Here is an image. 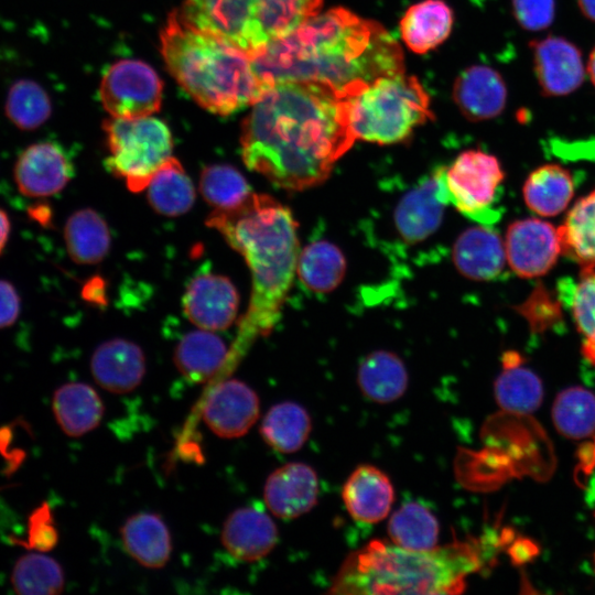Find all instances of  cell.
Masks as SVG:
<instances>
[{"mask_svg": "<svg viewBox=\"0 0 595 595\" xmlns=\"http://www.w3.org/2000/svg\"><path fill=\"white\" fill-rule=\"evenodd\" d=\"M437 169L448 205L480 225L491 226L500 219L505 172L495 155L466 150L450 166Z\"/></svg>", "mask_w": 595, "mask_h": 595, "instance_id": "ba28073f", "label": "cell"}, {"mask_svg": "<svg viewBox=\"0 0 595 595\" xmlns=\"http://www.w3.org/2000/svg\"><path fill=\"white\" fill-rule=\"evenodd\" d=\"M533 71L541 93L548 97L575 91L585 79L580 48L562 36L548 35L529 43Z\"/></svg>", "mask_w": 595, "mask_h": 595, "instance_id": "5bb4252c", "label": "cell"}, {"mask_svg": "<svg viewBox=\"0 0 595 595\" xmlns=\"http://www.w3.org/2000/svg\"><path fill=\"white\" fill-rule=\"evenodd\" d=\"M594 561H595V555H594Z\"/></svg>", "mask_w": 595, "mask_h": 595, "instance_id": "f907efd6", "label": "cell"}, {"mask_svg": "<svg viewBox=\"0 0 595 595\" xmlns=\"http://www.w3.org/2000/svg\"><path fill=\"white\" fill-rule=\"evenodd\" d=\"M20 298L15 288L0 279V328L12 325L20 314Z\"/></svg>", "mask_w": 595, "mask_h": 595, "instance_id": "ee69618b", "label": "cell"}, {"mask_svg": "<svg viewBox=\"0 0 595 595\" xmlns=\"http://www.w3.org/2000/svg\"><path fill=\"white\" fill-rule=\"evenodd\" d=\"M260 401L256 391L238 379L217 385L207 398L203 420L209 430L223 439L245 435L257 422Z\"/></svg>", "mask_w": 595, "mask_h": 595, "instance_id": "9a60e30c", "label": "cell"}, {"mask_svg": "<svg viewBox=\"0 0 595 595\" xmlns=\"http://www.w3.org/2000/svg\"><path fill=\"white\" fill-rule=\"evenodd\" d=\"M345 272V257L340 249L329 241L311 242L299 253V279L316 293L333 291L344 279Z\"/></svg>", "mask_w": 595, "mask_h": 595, "instance_id": "d6a6232c", "label": "cell"}, {"mask_svg": "<svg viewBox=\"0 0 595 595\" xmlns=\"http://www.w3.org/2000/svg\"><path fill=\"white\" fill-rule=\"evenodd\" d=\"M577 4L583 15L595 22V0H577Z\"/></svg>", "mask_w": 595, "mask_h": 595, "instance_id": "c3c4849f", "label": "cell"}, {"mask_svg": "<svg viewBox=\"0 0 595 595\" xmlns=\"http://www.w3.org/2000/svg\"><path fill=\"white\" fill-rule=\"evenodd\" d=\"M260 6L261 0H186L178 14L250 55L264 46Z\"/></svg>", "mask_w": 595, "mask_h": 595, "instance_id": "9c48e42d", "label": "cell"}, {"mask_svg": "<svg viewBox=\"0 0 595 595\" xmlns=\"http://www.w3.org/2000/svg\"><path fill=\"white\" fill-rule=\"evenodd\" d=\"M342 497L351 518L363 523H377L389 515L394 489L382 470L372 465H360L344 484Z\"/></svg>", "mask_w": 595, "mask_h": 595, "instance_id": "7402d4cb", "label": "cell"}, {"mask_svg": "<svg viewBox=\"0 0 595 595\" xmlns=\"http://www.w3.org/2000/svg\"><path fill=\"white\" fill-rule=\"evenodd\" d=\"M312 430L311 416L296 402L283 401L266 413L260 426L264 442L277 452L289 454L299 451Z\"/></svg>", "mask_w": 595, "mask_h": 595, "instance_id": "4dcf8cb0", "label": "cell"}, {"mask_svg": "<svg viewBox=\"0 0 595 595\" xmlns=\"http://www.w3.org/2000/svg\"><path fill=\"white\" fill-rule=\"evenodd\" d=\"M577 282L569 290L561 283L559 296L569 303L577 332L583 336L582 356L595 366V267L581 268Z\"/></svg>", "mask_w": 595, "mask_h": 595, "instance_id": "8d00e7d4", "label": "cell"}, {"mask_svg": "<svg viewBox=\"0 0 595 595\" xmlns=\"http://www.w3.org/2000/svg\"><path fill=\"white\" fill-rule=\"evenodd\" d=\"M51 112V99L46 90L36 82L21 78L10 86L6 97L4 113L18 129L35 130L50 118Z\"/></svg>", "mask_w": 595, "mask_h": 595, "instance_id": "f35d334b", "label": "cell"}, {"mask_svg": "<svg viewBox=\"0 0 595 595\" xmlns=\"http://www.w3.org/2000/svg\"><path fill=\"white\" fill-rule=\"evenodd\" d=\"M502 367H516L524 364V358L516 350H507L501 356Z\"/></svg>", "mask_w": 595, "mask_h": 595, "instance_id": "7dc6e473", "label": "cell"}, {"mask_svg": "<svg viewBox=\"0 0 595 595\" xmlns=\"http://www.w3.org/2000/svg\"><path fill=\"white\" fill-rule=\"evenodd\" d=\"M357 382L367 399L389 403L404 394L409 378L398 355L388 350H376L360 363Z\"/></svg>", "mask_w": 595, "mask_h": 595, "instance_id": "4316f807", "label": "cell"}, {"mask_svg": "<svg viewBox=\"0 0 595 595\" xmlns=\"http://www.w3.org/2000/svg\"><path fill=\"white\" fill-rule=\"evenodd\" d=\"M541 552L537 541L528 537H518L512 540L507 553L515 566H523L536 560Z\"/></svg>", "mask_w": 595, "mask_h": 595, "instance_id": "f6af8a7d", "label": "cell"}, {"mask_svg": "<svg viewBox=\"0 0 595 595\" xmlns=\"http://www.w3.org/2000/svg\"><path fill=\"white\" fill-rule=\"evenodd\" d=\"M99 95L113 118L145 117L160 109L162 80L148 64L122 60L105 73Z\"/></svg>", "mask_w": 595, "mask_h": 595, "instance_id": "30bf717a", "label": "cell"}, {"mask_svg": "<svg viewBox=\"0 0 595 595\" xmlns=\"http://www.w3.org/2000/svg\"><path fill=\"white\" fill-rule=\"evenodd\" d=\"M447 205L436 167L405 193L394 209V226L401 239L418 244L429 238L440 227Z\"/></svg>", "mask_w": 595, "mask_h": 595, "instance_id": "2e32d148", "label": "cell"}, {"mask_svg": "<svg viewBox=\"0 0 595 595\" xmlns=\"http://www.w3.org/2000/svg\"><path fill=\"white\" fill-rule=\"evenodd\" d=\"M345 97L316 83L285 82L267 88L241 129L249 170L288 191L322 184L351 148Z\"/></svg>", "mask_w": 595, "mask_h": 595, "instance_id": "6da1fadb", "label": "cell"}, {"mask_svg": "<svg viewBox=\"0 0 595 595\" xmlns=\"http://www.w3.org/2000/svg\"><path fill=\"white\" fill-rule=\"evenodd\" d=\"M10 235V220L7 213L0 208V255L2 253Z\"/></svg>", "mask_w": 595, "mask_h": 595, "instance_id": "bcb514c9", "label": "cell"}, {"mask_svg": "<svg viewBox=\"0 0 595 595\" xmlns=\"http://www.w3.org/2000/svg\"><path fill=\"white\" fill-rule=\"evenodd\" d=\"M390 541L408 550H430L437 545L439 522L423 505L411 501L392 513L388 522Z\"/></svg>", "mask_w": 595, "mask_h": 595, "instance_id": "d590c367", "label": "cell"}, {"mask_svg": "<svg viewBox=\"0 0 595 595\" xmlns=\"http://www.w3.org/2000/svg\"><path fill=\"white\" fill-rule=\"evenodd\" d=\"M249 56L266 89L305 82L326 85L343 97L404 68L399 44L380 24L344 8L310 18Z\"/></svg>", "mask_w": 595, "mask_h": 595, "instance_id": "7a4b0ae2", "label": "cell"}, {"mask_svg": "<svg viewBox=\"0 0 595 595\" xmlns=\"http://www.w3.org/2000/svg\"><path fill=\"white\" fill-rule=\"evenodd\" d=\"M147 190L151 207L167 217L185 214L195 201L194 185L180 161L173 156L156 171Z\"/></svg>", "mask_w": 595, "mask_h": 595, "instance_id": "f546056e", "label": "cell"}, {"mask_svg": "<svg viewBox=\"0 0 595 595\" xmlns=\"http://www.w3.org/2000/svg\"><path fill=\"white\" fill-rule=\"evenodd\" d=\"M555 430L569 440H583L595 434V393L581 386L561 390L552 404Z\"/></svg>", "mask_w": 595, "mask_h": 595, "instance_id": "836d02e7", "label": "cell"}, {"mask_svg": "<svg viewBox=\"0 0 595 595\" xmlns=\"http://www.w3.org/2000/svg\"><path fill=\"white\" fill-rule=\"evenodd\" d=\"M161 51L178 84L214 113L252 105L266 90L245 51L191 25L178 12L170 14L161 32Z\"/></svg>", "mask_w": 595, "mask_h": 595, "instance_id": "5b68a950", "label": "cell"}, {"mask_svg": "<svg viewBox=\"0 0 595 595\" xmlns=\"http://www.w3.org/2000/svg\"><path fill=\"white\" fill-rule=\"evenodd\" d=\"M512 13L518 24L527 31L549 28L555 15V0H512Z\"/></svg>", "mask_w": 595, "mask_h": 595, "instance_id": "b9f144b4", "label": "cell"}, {"mask_svg": "<svg viewBox=\"0 0 595 595\" xmlns=\"http://www.w3.org/2000/svg\"><path fill=\"white\" fill-rule=\"evenodd\" d=\"M11 583L20 595H56L65 586L61 564L42 553H26L15 562Z\"/></svg>", "mask_w": 595, "mask_h": 595, "instance_id": "74e56055", "label": "cell"}, {"mask_svg": "<svg viewBox=\"0 0 595 595\" xmlns=\"http://www.w3.org/2000/svg\"><path fill=\"white\" fill-rule=\"evenodd\" d=\"M90 370L95 381L112 393L134 390L145 375V357L136 343L113 338L101 343L93 353Z\"/></svg>", "mask_w": 595, "mask_h": 595, "instance_id": "d6986e66", "label": "cell"}, {"mask_svg": "<svg viewBox=\"0 0 595 595\" xmlns=\"http://www.w3.org/2000/svg\"><path fill=\"white\" fill-rule=\"evenodd\" d=\"M109 151L107 170L122 178L129 191L147 188L156 171L172 156L169 127L153 117L113 118L104 122Z\"/></svg>", "mask_w": 595, "mask_h": 595, "instance_id": "52a82bcc", "label": "cell"}, {"mask_svg": "<svg viewBox=\"0 0 595 595\" xmlns=\"http://www.w3.org/2000/svg\"><path fill=\"white\" fill-rule=\"evenodd\" d=\"M533 334L550 331L563 320V303L558 294L539 282L527 299L515 307Z\"/></svg>", "mask_w": 595, "mask_h": 595, "instance_id": "60d3db41", "label": "cell"}, {"mask_svg": "<svg viewBox=\"0 0 595 595\" xmlns=\"http://www.w3.org/2000/svg\"><path fill=\"white\" fill-rule=\"evenodd\" d=\"M571 172L558 163L534 169L526 178L522 195L526 206L541 217H554L566 209L574 196Z\"/></svg>", "mask_w": 595, "mask_h": 595, "instance_id": "d4e9b609", "label": "cell"}, {"mask_svg": "<svg viewBox=\"0 0 595 595\" xmlns=\"http://www.w3.org/2000/svg\"><path fill=\"white\" fill-rule=\"evenodd\" d=\"M58 540L57 529L54 526L48 506L37 508L30 517L29 545L37 551L53 549Z\"/></svg>", "mask_w": 595, "mask_h": 595, "instance_id": "7bdbcfd3", "label": "cell"}, {"mask_svg": "<svg viewBox=\"0 0 595 595\" xmlns=\"http://www.w3.org/2000/svg\"><path fill=\"white\" fill-rule=\"evenodd\" d=\"M523 365L504 368L494 383L498 405L519 415L537 411L544 396L541 378Z\"/></svg>", "mask_w": 595, "mask_h": 595, "instance_id": "e575fe53", "label": "cell"}, {"mask_svg": "<svg viewBox=\"0 0 595 595\" xmlns=\"http://www.w3.org/2000/svg\"><path fill=\"white\" fill-rule=\"evenodd\" d=\"M120 536L126 552L144 567L161 569L171 558V533L158 513L132 515L123 522Z\"/></svg>", "mask_w": 595, "mask_h": 595, "instance_id": "603a6c76", "label": "cell"}, {"mask_svg": "<svg viewBox=\"0 0 595 595\" xmlns=\"http://www.w3.org/2000/svg\"><path fill=\"white\" fill-rule=\"evenodd\" d=\"M454 99L467 119H493L506 107V83L501 75L489 66H469L455 80Z\"/></svg>", "mask_w": 595, "mask_h": 595, "instance_id": "ffe728a7", "label": "cell"}, {"mask_svg": "<svg viewBox=\"0 0 595 595\" xmlns=\"http://www.w3.org/2000/svg\"><path fill=\"white\" fill-rule=\"evenodd\" d=\"M52 410L61 430L72 437H79L95 430L105 413L99 394L84 382H69L58 387L53 394Z\"/></svg>", "mask_w": 595, "mask_h": 595, "instance_id": "cb8c5ba5", "label": "cell"}, {"mask_svg": "<svg viewBox=\"0 0 595 595\" xmlns=\"http://www.w3.org/2000/svg\"><path fill=\"white\" fill-rule=\"evenodd\" d=\"M558 230L562 255L581 268L595 267V188L572 206Z\"/></svg>", "mask_w": 595, "mask_h": 595, "instance_id": "1f68e13d", "label": "cell"}, {"mask_svg": "<svg viewBox=\"0 0 595 595\" xmlns=\"http://www.w3.org/2000/svg\"><path fill=\"white\" fill-rule=\"evenodd\" d=\"M453 260L465 278L494 280L504 271L507 261L504 240L489 226L478 224L458 236L454 244Z\"/></svg>", "mask_w": 595, "mask_h": 595, "instance_id": "44dd1931", "label": "cell"}, {"mask_svg": "<svg viewBox=\"0 0 595 595\" xmlns=\"http://www.w3.org/2000/svg\"><path fill=\"white\" fill-rule=\"evenodd\" d=\"M67 252L80 264L100 262L110 249V231L105 219L91 208L73 213L64 226Z\"/></svg>", "mask_w": 595, "mask_h": 595, "instance_id": "f1b7e54d", "label": "cell"}, {"mask_svg": "<svg viewBox=\"0 0 595 595\" xmlns=\"http://www.w3.org/2000/svg\"><path fill=\"white\" fill-rule=\"evenodd\" d=\"M501 541L484 538L430 550H408L391 541L372 540L351 552L332 580L329 593L459 594L467 577L494 559Z\"/></svg>", "mask_w": 595, "mask_h": 595, "instance_id": "277c9868", "label": "cell"}, {"mask_svg": "<svg viewBox=\"0 0 595 595\" xmlns=\"http://www.w3.org/2000/svg\"><path fill=\"white\" fill-rule=\"evenodd\" d=\"M74 175L65 149L54 141H39L18 156L13 177L18 190L28 197H47L61 192Z\"/></svg>", "mask_w": 595, "mask_h": 595, "instance_id": "7c38bea8", "label": "cell"}, {"mask_svg": "<svg viewBox=\"0 0 595 595\" xmlns=\"http://www.w3.org/2000/svg\"><path fill=\"white\" fill-rule=\"evenodd\" d=\"M206 225L245 258L251 272L249 305L239 320L226 364L236 360L257 337L267 336L279 322L296 272L298 224L289 207L270 195L252 193L235 208L215 209Z\"/></svg>", "mask_w": 595, "mask_h": 595, "instance_id": "3957f363", "label": "cell"}, {"mask_svg": "<svg viewBox=\"0 0 595 595\" xmlns=\"http://www.w3.org/2000/svg\"><path fill=\"white\" fill-rule=\"evenodd\" d=\"M504 244L509 268L522 279L547 274L562 255L558 228L536 217L511 221Z\"/></svg>", "mask_w": 595, "mask_h": 595, "instance_id": "8fae6325", "label": "cell"}, {"mask_svg": "<svg viewBox=\"0 0 595 595\" xmlns=\"http://www.w3.org/2000/svg\"><path fill=\"white\" fill-rule=\"evenodd\" d=\"M453 15L441 0H424L410 7L400 21L403 42L415 53L440 45L450 34Z\"/></svg>", "mask_w": 595, "mask_h": 595, "instance_id": "83f0119b", "label": "cell"}, {"mask_svg": "<svg viewBox=\"0 0 595 595\" xmlns=\"http://www.w3.org/2000/svg\"><path fill=\"white\" fill-rule=\"evenodd\" d=\"M199 191L215 209L235 208L252 194L246 177L228 164L206 166L201 173Z\"/></svg>", "mask_w": 595, "mask_h": 595, "instance_id": "ab89813d", "label": "cell"}, {"mask_svg": "<svg viewBox=\"0 0 595 595\" xmlns=\"http://www.w3.org/2000/svg\"><path fill=\"white\" fill-rule=\"evenodd\" d=\"M182 306L185 316L197 327L224 331L236 318L239 294L227 277L205 271L190 281Z\"/></svg>", "mask_w": 595, "mask_h": 595, "instance_id": "4fadbf2b", "label": "cell"}, {"mask_svg": "<svg viewBox=\"0 0 595 595\" xmlns=\"http://www.w3.org/2000/svg\"><path fill=\"white\" fill-rule=\"evenodd\" d=\"M345 100L355 138L378 144L403 141L430 117L426 91L403 73L377 78Z\"/></svg>", "mask_w": 595, "mask_h": 595, "instance_id": "8992f818", "label": "cell"}, {"mask_svg": "<svg viewBox=\"0 0 595 595\" xmlns=\"http://www.w3.org/2000/svg\"><path fill=\"white\" fill-rule=\"evenodd\" d=\"M587 74L589 76L592 84L595 87V47L593 48L588 57Z\"/></svg>", "mask_w": 595, "mask_h": 595, "instance_id": "681fc988", "label": "cell"}, {"mask_svg": "<svg viewBox=\"0 0 595 595\" xmlns=\"http://www.w3.org/2000/svg\"><path fill=\"white\" fill-rule=\"evenodd\" d=\"M229 350L210 331L186 333L177 343L173 360L181 375L194 383L214 377L225 365Z\"/></svg>", "mask_w": 595, "mask_h": 595, "instance_id": "484cf974", "label": "cell"}, {"mask_svg": "<svg viewBox=\"0 0 595 595\" xmlns=\"http://www.w3.org/2000/svg\"><path fill=\"white\" fill-rule=\"evenodd\" d=\"M279 532L272 518L259 507H240L225 520L220 540L226 551L241 562H256L277 545Z\"/></svg>", "mask_w": 595, "mask_h": 595, "instance_id": "ac0fdd59", "label": "cell"}, {"mask_svg": "<svg viewBox=\"0 0 595 595\" xmlns=\"http://www.w3.org/2000/svg\"><path fill=\"white\" fill-rule=\"evenodd\" d=\"M318 478L307 464L293 462L273 470L266 480L263 499L272 515L294 519L309 512L317 501Z\"/></svg>", "mask_w": 595, "mask_h": 595, "instance_id": "e0dca14e", "label": "cell"}]
</instances>
